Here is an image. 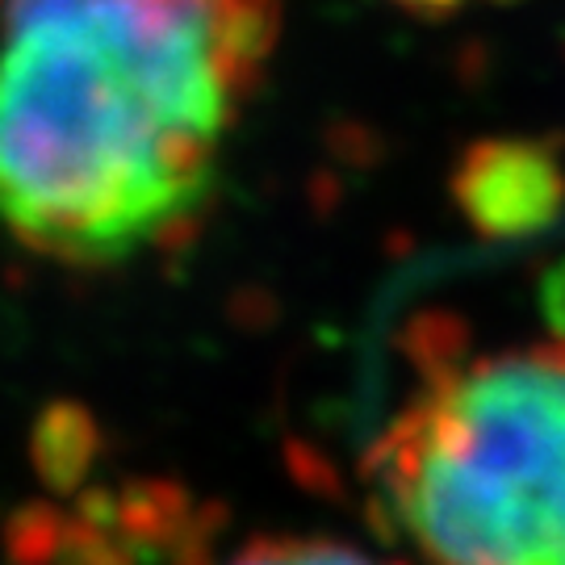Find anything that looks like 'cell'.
<instances>
[{
	"label": "cell",
	"mask_w": 565,
	"mask_h": 565,
	"mask_svg": "<svg viewBox=\"0 0 565 565\" xmlns=\"http://www.w3.org/2000/svg\"><path fill=\"white\" fill-rule=\"evenodd\" d=\"M285 0H0V226L109 268L184 235L256 97Z\"/></svg>",
	"instance_id": "1"
},
{
	"label": "cell",
	"mask_w": 565,
	"mask_h": 565,
	"mask_svg": "<svg viewBox=\"0 0 565 565\" xmlns=\"http://www.w3.org/2000/svg\"><path fill=\"white\" fill-rule=\"evenodd\" d=\"M369 473L427 565H565V335L431 369Z\"/></svg>",
	"instance_id": "2"
},
{
	"label": "cell",
	"mask_w": 565,
	"mask_h": 565,
	"mask_svg": "<svg viewBox=\"0 0 565 565\" xmlns=\"http://www.w3.org/2000/svg\"><path fill=\"white\" fill-rule=\"evenodd\" d=\"M223 565H373L361 548L327 536H256Z\"/></svg>",
	"instance_id": "3"
},
{
	"label": "cell",
	"mask_w": 565,
	"mask_h": 565,
	"mask_svg": "<svg viewBox=\"0 0 565 565\" xmlns=\"http://www.w3.org/2000/svg\"><path fill=\"white\" fill-rule=\"evenodd\" d=\"M394 4H406V9H424V13H440V9H461L469 0H394Z\"/></svg>",
	"instance_id": "4"
}]
</instances>
